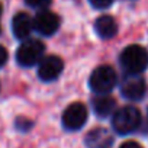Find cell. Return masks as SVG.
<instances>
[{
    "instance_id": "obj_1",
    "label": "cell",
    "mask_w": 148,
    "mask_h": 148,
    "mask_svg": "<svg viewBox=\"0 0 148 148\" xmlns=\"http://www.w3.org/2000/svg\"><path fill=\"white\" fill-rule=\"evenodd\" d=\"M119 62L126 74L138 76L148 67V51L141 45L132 44L121 52Z\"/></svg>"
},
{
    "instance_id": "obj_2",
    "label": "cell",
    "mask_w": 148,
    "mask_h": 148,
    "mask_svg": "<svg viewBox=\"0 0 148 148\" xmlns=\"http://www.w3.org/2000/svg\"><path fill=\"white\" fill-rule=\"evenodd\" d=\"M141 125V112L131 105L119 108L112 116V126L119 135H129Z\"/></svg>"
},
{
    "instance_id": "obj_3",
    "label": "cell",
    "mask_w": 148,
    "mask_h": 148,
    "mask_svg": "<svg viewBox=\"0 0 148 148\" xmlns=\"http://www.w3.org/2000/svg\"><path fill=\"white\" fill-rule=\"evenodd\" d=\"M118 83V76L115 68L110 65H99L90 74L89 86L96 95H108L113 90Z\"/></svg>"
},
{
    "instance_id": "obj_4",
    "label": "cell",
    "mask_w": 148,
    "mask_h": 148,
    "mask_svg": "<svg viewBox=\"0 0 148 148\" xmlns=\"http://www.w3.org/2000/svg\"><path fill=\"white\" fill-rule=\"evenodd\" d=\"M44 52H45V45L39 39L22 41V44L16 51V62L23 68L34 67L41 62V60L44 58Z\"/></svg>"
},
{
    "instance_id": "obj_5",
    "label": "cell",
    "mask_w": 148,
    "mask_h": 148,
    "mask_svg": "<svg viewBox=\"0 0 148 148\" xmlns=\"http://www.w3.org/2000/svg\"><path fill=\"white\" fill-rule=\"evenodd\" d=\"M87 118H89L87 108L80 102H74L64 110L61 121H62V126L67 131H79L86 125Z\"/></svg>"
},
{
    "instance_id": "obj_6",
    "label": "cell",
    "mask_w": 148,
    "mask_h": 148,
    "mask_svg": "<svg viewBox=\"0 0 148 148\" xmlns=\"http://www.w3.org/2000/svg\"><path fill=\"white\" fill-rule=\"evenodd\" d=\"M121 93L125 99L131 102H138L145 97L147 95V83L139 76H132L128 74L122 79L121 83Z\"/></svg>"
},
{
    "instance_id": "obj_7",
    "label": "cell",
    "mask_w": 148,
    "mask_h": 148,
    "mask_svg": "<svg viewBox=\"0 0 148 148\" xmlns=\"http://www.w3.org/2000/svg\"><path fill=\"white\" fill-rule=\"evenodd\" d=\"M60 16L49 10H39L34 18V31L42 36H51L60 29Z\"/></svg>"
},
{
    "instance_id": "obj_8",
    "label": "cell",
    "mask_w": 148,
    "mask_h": 148,
    "mask_svg": "<svg viewBox=\"0 0 148 148\" xmlns=\"http://www.w3.org/2000/svg\"><path fill=\"white\" fill-rule=\"evenodd\" d=\"M64 68V62L57 55H48L41 60L38 64V77L42 82H54L57 80Z\"/></svg>"
},
{
    "instance_id": "obj_9",
    "label": "cell",
    "mask_w": 148,
    "mask_h": 148,
    "mask_svg": "<svg viewBox=\"0 0 148 148\" xmlns=\"http://www.w3.org/2000/svg\"><path fill=\"white\" fill-rule=\"evenodd\" d=\"M32 31H34V19L28 13L19 12L13 16L12 32H13L15 38H18L21 41H26V39H29V35Z\"/></svg>"
},
{
    "instance_id": "obj_10",
    "label": "cell",
    "mask_w": 148,
    "mask_h": 148,
    "mask_svg": "<svg viewBox=\"0 0 148 148\" xmlns=\"http://www.w3.org/2000/svg\"><path fill=\"white\" fill-rule=\"evenodd\" d=\"M84 142L87 148H110L113 144V135L105 128H96L86 135Z\"/></svg>"
},
{
    "instance_id": "obj_11",
    "label": "cell",
    "mask_w": 148,
    "mask_h": 148,
    "mask_svg": "<svg viewBox=\"0 0 148 148\" xmlns=\"http://www.w3.org/2000/svg\"><path fill=\"white\" fill-rule=\"evenodd\" d=\"M95 31L99 38L102 39H110L118 34V23L110 15L99 16L95 22Z\"/></svg>"
},
{
    "instance_id": "obj_12",
    "label": "cell",
    "mask_w": 148,
    "mask_h": 148,
    "mask_svg": "<svg viewBox=\"0 0 148 148\" xmlns=\"http://www.w3.org/2000/svg\"><path fill=\"white\" fill-rule=\"evenodd\" d=\"M92 106L97 118H108L110 115L113 116V113L116 112V102L108 95H99L97 97H95Z\"/></svg>"
},
{
    "instance_id": "obj_13",
    "label": "cell",
    "mask_w": 148,
    "mask_h": 148,
    "mask_svg": "<svg viewBox=\"0 0 148 148\" xmlns=\"http://www.w3.org/2000/svg\"><path fill=\"white\" fill-rule=\"evenodd\" d=\"M52 0H25V3L32 8V9H39V10H47V8L51 5Z\"/></svg>"
},
{
    "instance_id": "obj_14",
    "label": "cell",
    "mask_w": 148,
    "mask_h": 148,
    "mask_svg": "<svg viewBox=\"0 0 148 148\" xmlns=\"http://www.w3.org/2000/svg\"><path fill=\"white\" fill-rule=\"evenodd\" d=\"M89 2L95 9H106L113 3V0H89Z\"/></svg>"
},
{
    "instance_id": "obj_15",
    "label": "cell",
    "mask_w": 148,
    "mask_h": 148,
    "mask_svg": "<svg viewBox=\"0 0 148 148\" xmlns=\"http://www.w3.org/2000/svg\"><path fill=\"white\" fill-rule=\"evenodd\" d=\"M8 57H9L8 49H6L3 45H0V68H2V67L8 62Z\"/></svg>"
},
{
    "instance_id": "obj_16",
    "label": "cell",
    "mask_w": 148,
    "mask_h": 148,
    "mask_svg": "<svg viewBox=\"0 0 148 148\" xmlns=\"http://www.w3.org/2000/svg\"><path fill=\"white\" fill-rule=\"evenodd\" d=\"M121 148H142V147L138 142H135V141H126V142H123L121 145Z\"/></svg>"
},
{
    "instance_id": "obj_17",
    "label": "cell",
    "mask_w": 148,
    "mask_h": 148,
    "mask_svg": "<svg viewBox=\"0 0 148 148\" xmlns=\"http://www.w3.org/2000/svg\"><path fill=\"white\" fill-rule=\"evenodd\" d=\"M2 10H3V8H2V3H0V16H2ZM0 32H2V29H0Z\"/></svg>"
}]
</instances>
